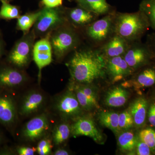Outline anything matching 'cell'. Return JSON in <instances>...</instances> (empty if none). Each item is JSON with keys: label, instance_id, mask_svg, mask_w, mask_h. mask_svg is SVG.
Wrapping results in <instances>:
<instances>
[{"label": "cell", "instance_id": "6da1fadb", "mask_svg": "<svg viewBox=\"0 0 155 155\" xmlns=\"http://www.w3.org/2000/svg\"><path fill=\"white\" fill-rule=\"evenodd\" d=\"M106 63V58L97 48L75 50L68 66L73 81L89 84L104 75Z\"/></svg>", "mask_w": 155, "mask_h": 155}, {"label": "cell", "instance_id": "7a4b0ae2", "mask_svg": "<svg viewBox=\"0 0 155 155\" xmlns=\"http://www.w3.org/2000/svg\"><path fill=\"white\" fill-rule=\"evenodd\" d=\"M150 28L147 16L140 10L131 13L116 12L115 34L130 43L140 40Z\"/></svg>", "mask_w": 155, "mask_h": 155}, {"label": "cell", "instance_id": "3957f363", "mask_svg": "<svg viewBox=\"0 0 155 155\" xmlns=\"http://www.w3.org/2000/svg\"><path fill=\"white\" fill-rule=\"evenodd\" d=\"M53 54L58 60L77 49L80 44V38L76 28L69 23L53 31L50 38Z\"/></svg>", "mask_w": 155, "mask_h": 155}, {"label": "cell", "instance_id": "277c9868", "mask_svg": "<svg viewBox=\"0 0 155 155\" xmlns=\"http://www.w3.org/2000/svg\"><path fill=\"white\" fill-rule=\"evenodd\" d=\"M67 23L65 8L44 7L32 29L36 38H42Z\"/></svg>", "mask_w": 155, "mask_h": 155}, {"label": "cell", "instance_id": "5b68a950", "mask_svg": "<svg viewBox=\"0 0 155 155\" xmlns=\"http://www.w3.org/2000/svg\"><path fill=\"white\" fill-rule=\"evenodd\" d=\"M36 38L33 29L23 35L17 40L7 56L10 65L19 69L27 67L32 58L35 40Z\"/></svg>", "mask_w": 155, "mask_h": 155}, {"label": "cell", "instance_id": "8992f818", "mask_svg": "<svg viewBox=\"0 0 155 155\" xmlns=\"http://www.w3.org/2000/svg\"><path fill=\"white\" fill-rule=\"evenodd\" d=\"M116 11L97 19L85 28L87 37L93 44L100 47L115 34Z\"/></svg>", "mask_w": 155, "mask_h": 155}, {"label": "cell", "instance_id": "52a82bcc", "mask_svg": "<svg viewBox=\"0 0 155 155\" xmlns=\"http://www.w3.org/2000/svg\"><path fill=\"white\" fill-rule=\"evenodd\" d=\"M123 57L133 72L154 58L147 45L142 42L141 40L130 43Z\"/></svg>", "mask_w": 155, "mask_h": 155}, {"label": "cell", "instance_id": "ba28073f", "mask_svg": "<svg viewBox=\"0 0 155 155\" xmlns=\"http://www.w3.org/2000/svg\"><path fill=\"white\" fill-rule=\"evenodd\" d=\"M51 34L41 38L35 43L32 59L39 69V77L41 76L42 69L49 65L52 61L53 51L50 42Z\"/></svg>", "mask_w": 155, "mask_h": 155}, {"label": "cell", "instance_id": "9c48e42d", "mask_svg": "<svg viewBox=\"0 0 155 155\" xmlns=\"http://www.w3.org/2000/svg\"><path fill=\"white\" fill-rule=\"evenodd\" d=\"M133 72L123 56L106 59L105 73L108 74L114 83L122 80Z\"/></svg>", "mask_w": 155, "mask_h": 155}, {"label": "cell", "instance_id": "30bf717a", "mask_svg": "<svg viewBox=\"0 0 155 155\" xmlns=\"http://www.w3.org/2000/svg\"><path fill=\"white\" fill-rule=\"evenodd\" d=\"M67 22L75 28H86L97 19L99 16L81 7L65 8Z\"/></svg>", "mask_w": 155, "mask_h": 155}, {"label": "cell", "instance_id": "8fae6325", "mask_svg": "<svg viewBox=\"0 0 155 155\" xmlns=\"http://www.w3.org/2000/svg\"><path fill=\"white\" fill-rule=\"evenodd\" d=\"M12 65L0 66V87L10 88L19 86L26 80L24 72Z\"/></svg>", "mask_w": 155, "mask_h": 155}, {"label": "cell", "instance_id": "7c38bea8", "mask_svg": "<svg viewBox=\"0 0 155 155\" xmlns=\"http://www.w3.org/2000/svg\"><path fill=\"white\" fill-rule=\"evenodd\" d=\"M130 43L121 36L114 34L101 46L98 47L106 59L118 56H123Z\"/></svg>", "mask_w": 155, "mask_h": 155}, {"label": "cell", "instance_id": "4fadbf2b", "mask_svg": "<svg viewBox=\"0 0 155 155\" xmlns=\"http://www.w3.org/2000/svg\"><path fill=\"white\" fill-rule=\"evenodd\" d=\"M48 120L45 114L31 119L25 125L22 134L26 139L35 141L42 136L48 130Z\"/></svg>", "mask_w": 155, "mask_h": 155}, {"label": "cell", "instance_id": "5bb4252c", "mask_svg": "<svg viewBox=\"0 0 155 155\" xmlns=\"http://www.w3.org/2000/svg\"><path fill=\"white\" fill-rule=\"evenodd\" d=\"M72 133L75 136H85L93 139L96 142L103 140L102 136L91 119L81 118L72 125Z\"/></svg>", "mask_w": 155, "mask_h": 155}, {"label": "cell", "instance_id": "9a60e30c", "mask_svg": "<svg viewBox=\"0 0 155 155\" xmlns=\"http://www.w3.org/2000/svg\"><path fill=\"white\" fill-rule=\"evenodd\" d=\"M17 110L14 100L9 96L0 94V122L5 125L14 123Z\"/></svg>", "mask_w": 155, "mask_h": 155}, {"label": "cell", "instance_id": "2e32d148", "mask_svg": "<svg viewBox=\"0 0 155 155\" xmlns=\"http://www.w3.org/2000/svg\"><path fill=\"white\" fill-rule=\"evenodd\" d=\"M57 108L63 115L74 116L80 113L81 106L75 95L72 93H67L59 100Z\"/></svg>", "mask_w": 155, "mask_h": 155}, {"label": "cell", "instance_id": "e0dca14e", "mask_svg": "<svg viewBox=\"0 0 155 155\" xmlns=\"http://www.w3.org/2000/svg\"><path fill=\"white\" fill-rule=\"evenodd\" d=\"M79 7L97 15H107L114 12L106 0H75Z\"/></svg>", "mask_w": 155, "mask_h": 155}, {"label": "cell", "instance_id": "ac0fdd59", "mask_svg": "<svg viewBox=\"0 0 155 155\" xmlns=\"http://www.w3.org/2000/svg\"><path fill=\"white\" fill-rule=\"evenodd\" d=\"M43 96L38 92L28 94L23 100L20 108V114L28 116L35 113L41 107L44 102Z\"/></svg>", "mask_w": 155, "mask_h": 155}, {"label": "cell", "instance_id": "d6986e66", "mask_svg": "<svg viewBox=\"0 0 155 155\" xmlns=\"http://www.w3.org/2000/svg\"><path fill=\"white\" fill-rule=\"evenodd\" d=\"M147 103L143 98L136 100L130 106V114L133 118L134 123L137 127L143 125L146 117Z\"/></svg>", "mask_w": 155, "mask_h": 155}, {"label": "cell", "instance_id": "ffe728a7", "mask_svg": "<svg viewBox=\"0 0 155 155\" xmlns=\"http://www.w3.org/2000/svg\"><path fill=\"white\" fill-rule=\"evenodd\" d=\"M128 96V93L125 90L117 87L108 92L105 101L108 107H122L127 102Z\"/></svg>", "mask_w": 155, "mask_h": 155}, {"label": "cell", "instance_id": "44dd1931", "mask_svg": "<svg viewBox=\"0 0 155 155\" xmlns=\"http://www.w3.org/2000/svg\"><path fill=\"white\" fill-rule=\"evenodd\" d=\"M136 87H148L155 84V68L148 67L138 73L135 79L130 81Z\"/></svg>", "mask_w": 155, "mask_h": 155}, {"label": "cell", "instance_id": "7402d4cb", "mask_svg": "<svg viewBox=\"0 0 155 155\" xmlns=\"http://www.w3.org/2000/svg\"><path fill=\"white\" fill-rule=\"evenodd\" d=\"M40 13L41 10L20 15L17 19L16 29L22 31L23 35L28 33L30 31L31 28L35 24Z\"/></svg>", "mask_w": 155, "mask_h": 155}, {"label": "cell", "instance_id": "603a6c76", "mask_svg": "<svg viewBox=\"0 0 155 155\" xmlns=\"http://www.w3.org/2000/svg\"><path fill=\"white\" fill-rule=\"evenodd\" d=\"M119 114L110 111H102L99 116L101 124L108 127L114 133H118L120 129L119 126Z\"/></svg>", "mask_w": 155, "mask_h": 155}, {"label": "cell", "instance_id": "cb8c5ba5", "mask_svg": "<svg viewBox=\"0 0 155 155\" xmlns=\"http://www.w3.org/2000/svg\"><path fill=\"white\" fill-rule=\"evenodd\" d=\"M2 6L0 8V19L10 20L17 19L20 14L19 7L11 5L6 1H1Z\"/></svg>", "mask_w": 155, "mask_h": 155}, {"label": "cell", "instance_id": "d4e9b609", "mask_svg": "<svg viewBox=\"0 0 155 155\" xmlns=\"http://www.w3.org/2000/svg\"><path fill=\"white\" fill-rule=\"evenodd\" d=\"M118 143L119 147L122 150L130 152L136 146L137 141L133 132L127 131L119 136Z\"/></svg>", "mask_w": 155, "mask_h": 155}, {"label": "cell", "instance_id": "484cf974", "mask_svg": "<svg viewBox=\"0 0 155 155\" xmlns=\"http://www.w3.org/2000/svg\"><path fill=\"white\" fill-rule=\"evenodd\" d=\"M139 10L145 14L150 28L155 31V0H143L140 4Z\"/></svg>", "mask_w": 155, "mask_h": 155}, {"label": "cell", "instance_id": "4316f807", "mask_svg": "<svg viewBox=\"0 0 155 155\" xmlns=\"http://www.w3.org/2000/svg\"><path fill=\"white\" fill-rule=\"evenodd\" d=\"M70 128L68 124L62 123L56 127L53 133V140L56 145L62 144L69 138Z\"/></svg>", "mask_w": 155, "mask_h": 155}, {"label": "cell", "instance_id": "83f0119b", "mask_svg": "<svg viewBox=\"0 0 155 155\" xmlns=\"http://www.w3.org/2000/svg\"><path fill=\"white\" fill-rule=\"evenodd\" d=\"M140 140L146 143L150 149L155 150V131L151 128L142 130L139 133Z\"/></svg>", "mask_w": 155, "mask_h": 155}, {"label": "cell", "instance_id": "f1b7e54d", "mask_svg": "<svg viewBox=\"0 0 155 155\" xmlns=\"http://www.w3.org/2000/svg\"><path fill=\"white\" fill-rule=\"evenodd\" d=\"M134 121L130 111H125L119 114V126L121 129H127L132 127Z\"/></svg>", "mask_w": 155, "mask_h": 155}, {"label": "cell", "instance_id": "f546056e", "mask_svg": "<svg viewBox=\"0 0 155 155\" xmlns=\"http://www.w3.org/2000/svg\"><path fill=\"white\" fill-rule=\"evenodd\" d=\"M75 96L79 103L81 107L85 110H90L94 107L92 103L88 100L80 88L79 85L75 86Z\"/></svg>", "mask_w": 155, "mask_h": 155}, {"label": "cell", "instance_id": "4dcf8cb0", "mask_svg": "<svg viewBox=\"0 0 155 155\" xmlns=\"http://www.w3.org/2000/svg\"><path fill=\"white\" fill-rule=\"evenodd\" d=\"M79 86L84 94L86 96L88 100L92 103L94 107L98 108L99 106L97 101L96 94L93 90L89 87L85 85H79Z\"/></svg>", "mask_w": 155, "mask_h": 155}, {"label": "cell", "instance_id": "1f68e13d", "mask_svg": "<svg viewBox=\"0 0 155 155\" xmlns=\"http://www.w3.org/2000/svg\"><path fill=\"white\" fill-rule=\"evenodd\" d=\"M51 145L49 140H42L39 142L38 145L37 151L39 155H48L51 152Z\"/></svg>", "mask_w": 155, "mask_h": 155}, {"label": "cell", "instance_id": "d6a6232c", "mask_svg": "<svg viewBox=\"0 0 155 155\" xmlns=\"http://www.w3.org/2000/svg\"><path fill=\"white\" fill-rule=\"evenodd\" d=\"M137 154L138 155H149L150 154V148L148 146L141 141L137 143Z\"/></svg>", "mask_w": 155, "mask_h": 155}, {"label": "cell", "instance_id": "836d02e7", "mask_svg": "<svg viewBox=\"0 0 155 155\" xmlns=\"http://www.w3.org/2000/svg\"><path fill=\"white\" fill-rule=\"evenodd\" d=\"M41 2L45 7L55 8L62 6L63 0H41Z\"/></svg>", "mask_w": 155, "mask_h": 155}, {"label": "cell", "instance_id": "e575fe53", "mask_svg": "<svg viewBox=\"0 0 155 155\" xmlns=\"http://www.w3.org/2000/svg\"><path fill=\"white\" fill-rule=\"evenodd\" d=\"M155 58V32L148 35L146 42Z\"/></svg>", "mask_w": 155, "mask_h": 155}, {"label": "cell", "instance_id": "d590c367", "mask_svg": "<svg viewBox=\"0 0 155 155\" xmlns=\"http://www.w3.org/2000/svg\"><path fill=\"white\" fill-rule=\"evenodd\" d=\"M35 150L29 147H21L17 150L20 155H33L35 153Z\"/></svg>", "mask_w": 155, "mask_h": 155}, {"label": "cell", "instance_id": "8d00e7d4", "mask_svg": "<svg viewBox=\"0 0 155 155\" xmlns=\"http://www.w3.org/2000/svg\"><path fill=\"white\" fill-rule=\"evenodd\" d=\"M148 119L150 123L155 126V104H153L150 107L149 110Z\"/></svg>", "mask_w": 155, "mask_h": 155}, {"label": "cell", "instance_id": "74e56055", "mask_svg": "<svg viewBox=\"0 0 155 155\" xmlns=\"http://www.w3.org/2000/svg\"><path fill=\"white\" fill-rule=\"evenodd\" d=\"M5 43L3 39L2 34L0 30V60L5 53Z\"/></svg>", "mask_w": 155, "mask_h": 155}, {"label": "cell", "instance_id": "f35d334b", "mask_svg": "<svg viewBox=\"0 0 155 155\" xmlns=\"http://www.w3.org/2000/svg\"><path fill=\"white\" fill-rule=\"evenodd\" d=\"M54 155H68L69 153L66 150L64 149H59L55 152Z\"/></svg>", "mask_w": 155, "mask_h": 155}, {"label": "cell", "instance_id": "ab89813d", "mask_svg": "<svg viewBox=\"0 0 155 155\" xmlns=\"http://www.w3.org/2000/svg\"><path fill=\"white\" fill-rule=\"evenodd\" d=\"M6 1V2H11V1H12V0H0V2H1V1Z\"/></svg>", "mask_w": 155, "mask_h": 155}]
</instances>
